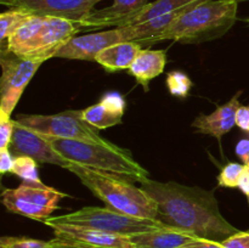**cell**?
<instances>
[{
	"label": "cell",
	"instance_id": "cell-8",
	"mask_svg": "<svg viewBox=\"0 0 249 248\" xmlns=\"http://www.w3.org/2000/svg\"><path fill=\"white\" fill-rule=\"evenodd\" d=\"M45 62L40 58H24L1 48V79H0V112L11 116L17 102L33 75Z\"/></svg>",
	"mask_w": 249,
	"mask_h": 248
},
{
	"label": "cell",
	"instance_id": "cell-18",
	"mask_svg": "<svg viewBox=\"0 0 249 248\" xmlns=\"http://www.w3.org/2000/svg\"><path fill=\"white\" fill-rule=\"evenodd\" d=\"M165 63H167L165 50L142 49L129 68V73L135 78L139 84L142 85L145 91H148L150 82L162 74Z\"/></svg>",
	"mask_w": 249,
	"mask_h": 248
},
{
	"label": "cell",
	"instance_id": "cell-27",
	"mask_svg": "<svg viewBox=\"0 0 249 248\" xmlns=\"http://www.w3.org/2000/svg\"><path fill=\"white\" fill-rule=\"evenodd\" d=\"M15 130V121L11 117L0 112V150L9 148Z\"/></svg>",
	"mask_w": 249,
	"mask_h": 248
},
{
	"label": "cell",
	"instance_id": "cell-9",
	"mask_svg": "<svg viewBox=\"0 0 249 248\" xmlns=\"http://www.w3.org/2000/svg\"><path fill=\"white\" fill-rule=\"evenodd\" d=\"M10 151L16 156H28L38 163H49L68 169L73 162L66 159L51 146L48 139L36 131L31 130L15 121Z\"/></svg>",
	"mask_w": 249,
	"mask_h": 248
},
{
	"label": "cell",
	"instance_id": "cell-38",
	"mask_svg": "<svg viewBox=\"0 0 249 248\" xmlns=\"http://www.w3.org/2000/svg\"><path fill=\"white\" fill-rule=\"evenodd\" d=\"M248 22H249V19H248Z\"/></svg>",
	"mask_w": 249,
	"mask_h": 248
},
{
	"label": "cell",
	"instance_id": "cell-32",
	"mask_svg": "<svg viewBox=\"0 0 249 248\" xmlns=\"http://www.w3.org/2000/svg\"><path fill=\"white\" fill-rule=\"evenodd\" d=\"M236 125L245 131H249V106L241 105L236 114Z\"/></svg>",
	"mask_w": 249,
	"mask_h": 248
},
{
	"label": "cell",
	"instance_id": "cell-35",
	"mask_svg": "<svg viewBox=\"0 0 249 248\" xmlns=\"http://www.w3.org/2000/svg\"><path fill=\"white\" fill-rule=\"evenodd\" d=\"M238 187L246 196L249 197V165H245V170L238 181Z\"/></svg>",
	"mask_w": 249,
	"mask_h": 248
},
{
	"label": "cell",
	"instance_id": "cell-12",
	"mask_svg": "<svg viewBox=\"0 0 249 248\" xmlns=\"http://www.w3.org/2000/svg\"><path fill=\"white\" fill-rule=\"evenodd\" d=\"M102 0H14L10 6L27 10L33 15L55 16L78 22L91 14Z\"/></svg>",
	"mask_w": 249,
	"mask_h": 248
},
{
	"label": "cell",
	"instance_id": "cell-29",
	"mask_svg": "<svg viewBox=\"0 0 249 248\" xmlns=\"http://www.w3.org/2000/svg\"><path fill=\"white\" fill-rule=\"evenodd\" d=\"M224 248H249V232L238 231L221 242Z\"/></svg>",
	"mask_w": 249,
	"mask_h": 248
},
{
	"label": "cell",
	"instance_id": "cell-33",
	"mask_svg": "<svg viewBox=\"0 0 249 248\" xmlns=\"http://www.w3.org/2000/svg\"><path fill=\"white\" fill-rule=\"evenodd\" d=\"M53 248H95V247L84 245V243L75 242V241L63 240V238L56 237L55 240H53Z\"/></svg>",
	"mask_w": 249,
	"mask_h": 248
},
{
	"label": "cell",
	"instance_id": "cell-2",
	"mask_svg": "<svg viewBox=\"0 0 249 248\" xmlns=\"http://www.w3.org/2000/svg\"><path fill=\"white\" fill-rule=\"evenodd\" d=\"M67 170L75 175L107 208L136 218L158 220L157 206L155 201L121 175L100 172L84 165L73 163Z\"/></svg>",
	"mask_w": 249,
	"mask_h": 248
},
{
	"label": "cell",
	"instance_id": "cell-19",
	"mask_svg": "<svg viewBox=\"0 0 249 248\" xmlns=\"http://www.w3.org/2000/svg\"><path fill=\"white\" fill-rule=\"evenodd\" d=\"M44 19L45 16L32 15L7 38L6 45L2 46L19 57H26L43 29Z\"/></svg>",
	"mask_w": 249,
	"mask_h": 248
},
{
	"label": "cell",
	"instance_id": "cell-37",
	"mask_svg": "<svg viewBox=\"0 0 249 248\" xmlns=\"http://www.w3.org/2000/svg\"><path fill=\"white\" fill-rule=\"evenodd\" d=\"M248 201H249V197H248Z\"/></svg>",
	"mask_w": 249,
	"mask_h": 248
},
{
	"label": "cell",
	"instance_id": "cell-24",
	"mask_svg": "<svg viewBox=\"0 0 249 248\" xmlns=\"http://www.w3.org/2000/svg\"><path fill=\"white\" fill-rule=\"evenodd\" d=\"M167 85L170 94L177 97H186L192 88V80L181 71H172L167 75Z\"/></svg>",
	"mask_w": 249,
	"mask_h": 248
},
{
	"label": "cell",
	"instance_id": "cell-30",
	"mask_svg": "<svg viewBox=\"0 0 249 248\" xmlns=\"http://www.w3.org/2000/svg\"><path fill=\"white\" fill-rule=\"evenodd\" d=\"M179 248H224V246L220 242H215V241L196 237L186 242L185 245L180 246Z\"/></svg>",
	"mask_w": 249,
	"mask_h": 248
},
{
	"label": "cell",
	"instance_id": "cell-11",
	"mask_svg": "<svg viewBox=\"0 0 249 248\" xmlns=\"http://www.w3.org/2000/svg\"><path fill=\"white\" fill-rule=\"evenodd\" d=\"M126 36L123 27H116L113 29L87 35L73 36L66 45L62 46L55 57L70 58V60L95 61L97 53L105 48L117 43H125Z\"/></svg>",
	"mask_w": 249,
	"mask_h": 248
},
{
	"label": "cell",
	"instance_id": "cell-22",
	"mask_svg": "<svg viewBox=\"0 0 249 248\" xmlns=\"http://www.w3.org/2000/svg\"><path fill=\"white\" fill-rule=\"evenodd\" d=\"M32 15L33 14L28 12L27 10L19 9V7H11L7 11L2 12L0 15V40H1V44H4L7 38Z\"/></svg>",
	"mask_w": 249,
	"mask_h": 248
},
{
	"label": "cell",
	"instance_id": "cell-14",
	"mask_svg": "<svg viewBox=\"0 0 249 248\" xmlns=\"http://www.w3.org/2000/svg\"><path fill=\"white\" fill-rule=\"evenodd\" d=\"M48 226L53 229L56 237L75 241L95 248H136L129 236L67 224H50Z\"/></svg>",
	"mask_w": 249,
	"mask_h": 248
},
{
	"label": "cell",
	"instance_id": "cell-39",
	"mask_svg": "<svg viewBox=\"0 0 249 248\" xmlns=\"http://www.w3.org/2000/svg\"><path fill=\"white\" fill-rule=\"evenodd\" d=\"M247 165H249V164H247Z\"/></svg>",
	"mask_w": 249,
	"mask_h": 248
},
{
	"label": "cell",
	"instance_id": "cell-16",
	"mask_svg": "<svg viewBox=\"0 0 249 248\" xmlns=\"http://www.w3.org/2000/svg\"><path fill=\"white\" fill-rule=\"evenodd\" d=\"M129 237L136 248H179L180 246L196 238L185 231L169 226L134 233Z\"/></svg>",
	"mask_w": 249,
	"mask_h": 248
},
{
	"label": "cell",
	"instance_id": "cell-7",
	"mask_svg": "<svg viewBox=\"0 0 249 248\" xmlns=\"http://www.w3.org/2000/svg\"><path fill=\"white\" fill-rule=\"evenodd\" d=\"M16 122L31 130L51 138L68 140L102 142L96 128L90 125L82 117V111H66L57 114H32L21 116Z\"/></svg>",
	"mask_w": 249,
	"mask_h": 248
},
{
	"label": "cell",
	"instance_id": "cell-21",
	"mask_svg": "<svg viewBox=\"0 0 249 248\" xmlns=\"http://www.w3.org/2000/svg\"><path fill=\"white\" fill-rule=\"evenodd\" d=\"M198 1H202V0H156L153 2H148L147 6L131 19L129 26L142 23V22L148 21V19L162 16V15L170 14V12H174L177 10H180L182 7L189 6V5Z\"/></svg>",
	"mask_w": 249,
	"mask_h": 248
},
{
	"label": "cell",
	"instance_id": "cell-28",
	"mask_svg": "<svg viewBox=\"0 0 249 248\" xmlns=\"http://www.w3.org/2000/svg\"><path fill=\"white\" fill-rule=\"evenodd\" d=\"M100 101H101L102 104L106 105V106H108L109 108L113 109V111L124 114L126 102H125V99H124V97L122 96L119 92H117V91L106 92V94L101 97V100H100Z\"/></svg>",
	"mask_w": 249,
	"mask_h": 248
},
{
	"label": "cell",
	"instance_id": "cell-34",
	"mask_svg": "<svg viewBox=\"0 0 249 248\" xmlns=\"http://www.w3.org/2000/svg\"><path fill=\"white\" fill-rule=\"evenodd\" d=\"M236 153H237L238 157L241 158L243 164L245 165L249 164V140L248 139H242V140L238 141L237 146H236Z\"/></svg>",
	"mask_w": 249,
	"mask_h": 248
},
{
	"label": "cell",
	"instance_id": "cell-15",
	"mask_svg": "<svg viewBox=\"0 0 249 248\" xmlns=\"http://www.w3.org/2000/svg\"><path fill=\"white\" fill-rule=\"evenodd\" d=\"M238 96L240 92L223 106H219L213 113L199 114L192 123V128L197 133L214 136L216 140L220 141L221 138L236 125V114L238 107L241 106Z\"/></svg>",
	"mask_w": 249,
	"mask_h": 248
},
{
	"label": "cell",
	"instance_id": "cell-10",
	"mask_svg": "<svg viewBox=\"0 0 249 248\" xmlns=\"http://www.w3.org/2000/svg\"><path fill=\"white\" fill-rule=\"evenodd\" d=\"M79 32L80 28L75 22L62 17L45 16L43 29L24 58H40L46 61L55 57L62 46Z\"/></svg>",
	"mask_w": 249,
	"mask_h": 248
},
{
	"label": "cell",
	"instance_id": "cell-26",
	"mask_svg": "<svg viewBox=\"0 0 249 248\" xmlns=\"http://www.w3.org/2000/svg\"><path fill=\"white\" fill-rule=\"evenodd\" d=\"M245 170V164L240 163H229L221 169L218 177L219 186L223 187H238V181Z\"/></svg>",
	"mask_w": 249,
	"mask_h": 248
},
{
	"label": "cell",
	"instance_id": "cell-13",
	"mask_svg": "<svg viewBox=\"0 0 249 248\" xmlns=\"http://www.w3.org/2000/svg\"><path fill=\"white\" fill-rule=\"evenodd\" d=\"M147 0H113L111 6L94 10L85 18L78 22V26L80 31L104 27H126L136 15L147 6Z\"/></svg>",
	"mask_w": 249,
	"mask_h": 248
},
{
	"label": "cell",
	"instance_id": "cell-6",
	"mask_svg": "<svg viewBox=\"0 0 249 248\" xmlns=\"http://www.w3.org/2000/svg\"><path fill=\"white\" fill-rule=\"evenodd\" d=\"M65 197L67 195L43 181H22L16 189H5L1 201L11 213L44 223L58 208V203Z\"/></svg>",
	"mask_w": 249,
	"mask_h": 248
},
{
	"label": "cell",
	"instance_id": "cell-5",
	"mask_svg": "<svg viewBox=\"0 0 249 248\" xmlns=\"http://www.w3.org/2000/svg\"><path fill=\"white\" fill-rule=\"evenodd\" d=\"M45 225L50 224H67V225L82 226V228L94 229L105 232L117 233V235L130 236L134 233L151 231L163 228L160 221L150 219L136 218L126 215L112 209L101 207H84L82 209L72 212L70 214L58 216H50L44 221Z\"/></svg>",
	"mask_w": 249,
	"mask_h": 248
},
{
	"label": "cell",
	"instance_id": "cell-17",
	"mask_svg": "<svg viewBox=\"0 0 249 248\" xmlns=\"http://www.w3.org/2000/svg\"><path fill=\"white\" fill-rule=\"evenodd\" d=\"M141 46L142 45L136 41L113 44L100 51L95 57V62L102 66L109 73L129 70L140 51L142 50Z\"/></svg>",
	"mask_w": 249,
	"mask_h": 248
},
{
	"label": "cell",
	"instance_id": "cell-1",
	"mask_svg": "<svg viewBox=\"0 0 249 248\" xmlns=\"http://www.w3.org/2000/svg\"><path fill=\"white\" fill-rule=\"evenodd\" d=\"M140 184L155 201L157 219L163 225L220 243L238 232L220 213L213 191L175 181H155L150 177Z\"/></svg>",
	"mask_w": 249,
	"mask_h": 248
},
{
	"label": "cell",
	"instance_id": "cell-3",
	"mask_svg": "<svg viewBox=\"0 0 249 248\" xmlns=\"http://www.w3.org/2000/svg\"><path fill=\"white\" fill-rule=\"evenodd\" d=\"M44 136L62 157L73 163L100 172L129 177L139 182L150 177L147 170L136 162L130 151L107 140L102 142H90Z\"/></svg>",
	"mask_w": 249,
	"mask_h": 248
},
{
	"label": "cell",
	"instance_id": "cell-20",
	"mask_svg": "<svg viewBox=\"0 0 249 248\" xmlns=\"http://www.w3.org/2000/svg\"><path fill=\"white\" fill-rule=\"evenodd\" d=\"M82 117L85 122H88L90 125L99 130V129H107L122 124L123 114L113 111L100 101L99 104L92 105V106L83 109Z\"/></svg>",
	"mask_w": 249,
	"mask_h": 248
},
{
	"label": "cell",
	"instance_id": "cell-36",
	"mask_svg": "<svg viewBox=\"0 0 249 248\" xmlns=\"http://www.w3.org/2000/svg\"><path fill=\"white\" fill-rule=\"evenodd\" d=\"M218 1H233V2H240V1H246V0H218Z\"/></svg>",
	"mask_w": 249,
	"mask_h": 248
},
{
	"label": "cell",
	"instance_id": "cell-4",
	"mask_svg": "<svg viewBox=\"0 0 249 248\" xmlns=\"http://www.w3.org/2000/svg\"><path fill=\"white\" fill-rule=\"evenodd\" d=\"M238 2L203 0L179 17L156 41L173 40L199 44L220 38L237 18Z\"/></svg>",
	"mask_w": 249,
	"mask_h": 248
},
{
	"label": "cell",
	"instance_id": "cell-25",
	"mask_svg": "<svg viewBox=\"0 0 249 248\" xmlns=\"http://www.w3.org/2000/svg\"><path fill=\"white\" fill-rule=\"evenodd\" d=\"M0 248H53V241L5 236L0 240Z\"/></svg>",
	"mask_w": 249,
	"mask_h": 248
},
{
	"label": "cell",
	"instance_id": "cell-31",
	"mask_svg": "<svg viewBox=\"0 0 249 248\" xmlns=\"http://www.w3.org/2000/svg\"><path fill=\"white\" fill-rule=\"evenodd\" d=\"M14 160L15 158H12L10 148H1L0 150V173L1 174L11 173L12 167H14Z\"/></svg>",
	"mask_w": 249,
	"mask_h": 248
},
{
	"label": "cell",
	"instance_id": "cell-23",
	"mask_svg": "<svg viewBox=\"0 0 249 248\" xmlns=\"http://www.w3.org/2000/svg\"><path fill=\"white\" fill-rule=\"evenodd\" d=\"M36 160L28 156H17L14 160V167L11 173L21 177L22 181H34L40 182L39 177L38 167H36Z\"/></svg>",
	"mask_w": 249,
	"mask_h": 248
}]
</instances>
